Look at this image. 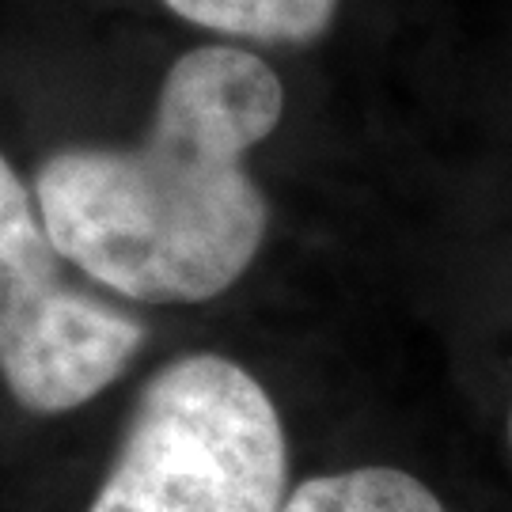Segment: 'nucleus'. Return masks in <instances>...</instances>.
I'll return each mask as SVG.
<instances>
[{
	"label": "nucleus",
	"mask_w": 512,
	"mask_h": 512,
	"mask_svg": "<svg viewBox=\"0 0 512 512\" xmlns=\"http://www.w3.org/2000/svg\"><path fill=\"white\" fill-rule=\"evenodd\" d=\"M285 114L258 54L213 42L164 76L137 148H65L42 160L35 205L69 266L137 304H198L232 289L270 228L247 152Z\"/></svg>",
	"instance_id": "f257e3e1"
},
{
	"label": "nucleus",
	"mask_w": 512,
	"mask_h": 512,
	"mask_svg": "<svg viewBox=\"0 0 512 512\" xmlns=\"http://www.w3.org/2000/svg\"><path fill=\"white\" fill-rule=\"evenodd\" d=\"M285 482L266 387L220 353H186L141 387L88 512H281Z\"/></svg>",
	"instance_id": "f03ea898"
},
{
	"label": "nucleus",
	"mask_w": 512,
	"mask_h": 512,
	"mask_svg": "<svg viewBox=\"0 0 512 512\" xmlns=\"http://www.w3.org/2000/svg\"><path fill=\"white\" fill-rule=\"evenodd\" d=\"M35 198L0 156V380L31 414H69L145 346V323L80 289Z\"/></svg>",
	"instance_id": "7ed1b4c3"
},
{
	"label": "nucleus",
	"mask_w": 512,
	"mask_h": 512,
	"mask_svg": "<svg viewBox=\"0 0 512 512\" xmlns=\"http://www.w3.org/2000/svg\"><path fill=\"white\" fill-rule=\"evenodd\" d=\"M179 19L239 42L308 46L327 35L338 0H164Z\"/></svg>",
	"instance_id": "20e7f679"
},
{
	"label": "nucleus",
	"mask_w": 512,
	"mask_h": 512,
	"mask_svg": "<svg viewBox=\"0 0 512 512\" xmlns=\"http://www.w3.org/2000/svg\"><path fill=\"white\" fill-rule=\"evenodd\" d=\"M281 512H444L421 478L395 467H357L319 475L285 494Z\"/></svg>",
	"instance_id": "39448f33"
},
{
	"label": "nucleus",
	"mask_w": 512,
	"mask_h": 512,
	"mask_svg": "<svg viewBox=\"0 0 512 512\" xmlns=\"http://www.w3.org/2000/svg\"><path fill=\"white\" fill-rule=\"evenodd\" d=\"M509 433H512V425H509Z\"/></svg>",
	"instance_id": "423d86ee"
}]
</instances>
